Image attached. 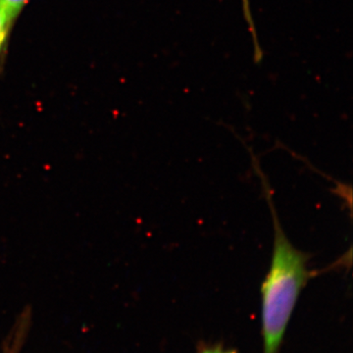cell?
Here are the masks:
<instances>
[{
	"label": "cell",
	"mask_w": 353,
	"mask_h": 353,
	"mask_svg": "<svg viewBox=\"0 0 353 353\" xmlns=\"http://www.w3.org/2000/svg\"><path fill=\"white\" fill-rule=\"evenodd\" d=\"M260 176L265 197L271 210L274 228L273 253L270 268L261 285V333L263 353H279L284 341L285 332L296 308L299 297L307 283L322 271L309 270L308 253L301 252L290 243L280 221L274 204L270 185L259 164L253 162Z\"/></svg>",
	"instance_id": "1"
},
{
	"label": "cell",
	"mask_w": 353,
	"mask_h": 353,
	"mask_svg": "<svg viewBox=\"0 0 353 353\" xmlns=\"http://www.w3.org/2000/svg\"><path fill=\"white\" fill-rule=\"evenodd\" d=\"M243 2V16L246 24H248V30L252 34L253 46H254V57L256 61L261 60L262 50L259 46V38H257L256 29H255L254 22H253L252 8H250V0H241Z\"/></svg>",
	"instance_id": "2"
},
{
	"label": "cell",
	"mask_w": 353,
	"mask_h": 353,
	"mask_svg": "<svg viewBox=\"0 0 353 353\" xmlns=\"http://www.w3.org/2000/svg\"><path fill=\"white\" fill-rule=\"evenodd\" d=\"M14 22L15 20L0 8V54L6 48Z\"/></svg>",
	"instance_id": "3"
},
{
	"label": "cell",
	"mask_w": 353,
	"mask_h": 353,
	"mask_svg": "<svg viewBox=\"0 0 353 353\" xmlns=\"http://www.w3.org/2000/svg\"><path fill=\"white\" fill-rule=\"evenodd\" d=\"M28 2L29 0H0V8L6 11L13 20H16Z\"/></svg>",
	"instance_id": "4"
},
{
	"label": "cell",
	"mask_w": 353,
	"mask_h": 353,
	"mask_svg": "<svg viewBox=\"0 0 353 353\" xmlns=\"http://www.w3.org/2000/svg\"><path fill=\"white\" fill-rule=\"evenodd\" d=\"M199 353H238L236 350H230L223 347V345H206L199 350Z\"/></svg>",
	"instance_id": "5"
}]
</instances>
